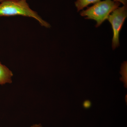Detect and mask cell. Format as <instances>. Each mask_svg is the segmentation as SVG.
<instances>
[{"label":"cell","mask_w":127,"mask_h":127,"mask_svg":"<svg viewBox=\"0 0 127 127\" xmlns=\"http://www.w3.org/2000/svg\"><path fill=\"white\" fill-rule=\"evenodd\" d=\"M31 127H43L41 124H34V125H32Z\"/></svg>","instance_id":"ba28073f"},{"label":"cell","mask_w":127,"mask_h":127,"mask_svg":"<svg viewBox=\"0 0 127 127\" xmlns=\"http://www.w3.org/2000/svg\"><path fill=\"white\" fill-rule=\"evenodd\" d=\"M13 76L12 72L0 62V85L11 83L12 82V77Z\"/></svg>","instance_id":"277c9868"},{"label":"cell","mask_w":127,"mask_h":127,"mask_svg":"<svg viewBox=\"0 0 127 127\" xmlns=\"http://www.w3.org/2000/svg\"><path fill=\"white\" fill-rule=\"evenodd\" d=\"M16 15L32 17L38 21L42 26L47 28L51 27L49 23L30 8L26 0H11L0 2V17Z\"/></svg>","instance_id":"6da1fadb"},{"label":"cell","mask_w":127,"mask_h":127,"mask_svg":"<svg viewBox=\"0 0 127 127\" xmlns=\"http://www.w3.org/2000/svg\"><path fill=\"white\" fill-rule=\"evenodd\" d=\"M7 0H0V2H3V1Z\"/></svg>","instance_id":"9c48e42d"},{"label":"cell","mask_w":127,"mask_h":127,"mask_svg":"<svg viewBox=\"0 0 127 127\" xmlns=\"http://www.w3.org/2000/svg\"><path fill=\"white\" fill-rule=\"evenodd\" d=\"M100 0H77L75 2V5L77 9V11L82 10L84 7L92 4H95L99 2Z\"/></svg>","instance_id":"5b68a950"},{"label":"cell","mask_w":127,"mask_h":127,"mask_svg":"<svg viewBox=\"0 0 127 127\" xmlns=\"http://www.w3.org/2000/svg\"><path fill=\"white\" fill-rule=\"evenodd\" d=\"M120 2L112 0H104L95 3L80 13L86 19H91L96 22V27H98L106 20L114 10L118 7Z\"/></svg>","instance_id":"7a4b0ae2"},{"label":"cell","mask_w":127,"mask_h":127,"mask_svg":"<svg viewBox=\"0 0 127 127\" xmlns=\"http://www.w3.org/2000/svg\"><path fill=\"white\" fill-rule=\"evenodd\" d=\"M91 102L89 101H86L84 103V107L86 108H88L91 107Z\"/></svg>","instance_id":"8992f818"},{"label":"cell","mask_w":127,"mask_h":127,"mask_svg":"<svg viewBox=\"0 0 127 127\" xmlns=\"http://www.w3.org/2000/svg\"><path fill=\"white\" fill-rule=\"evenodd\" d=\"M114 0L121 2L124 5H126L127 4V0Z\"/></svg>","instance_id":"52a82bcc"},{"label":"cell","mask_w":127,"mask_h":127,"mask_svg":"<svg viewBox=\"0 0 127 127\" xmlns=\"http://www.w3.org/2000/svg\"><path fill=\"white\" fill-rule=\"evenodd\" d=\"M127 16V5L118 7L108 16L107 20L111 23L113 31L112 48L113 50L119 46V33Z\"/></svg>","instance_id":"3957f363"}]
</instances>
